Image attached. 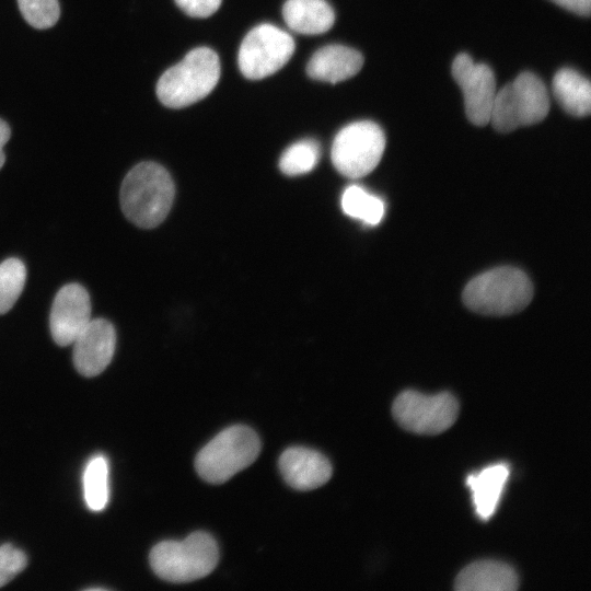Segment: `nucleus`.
Returning <instances> with one entry per match:
<instances>
[{"mask_svg":"<svg viewBox=\"0 0 591 591\" xmlns=\"http://www.w3.org/2000/svg\"><path fill=\"white\" fill-rule=\"evenodd\" d=\"M174 195L169 172L158 163L141 162L125 176L119 196L125 217L137 227L152 229L166 218Z\"/></svg>","mask_w":591,"mask_h":591,"instance_id":"obj_1","label":"nucleus"},{"mask_svg":"<svg viewBox=\"0 0 591 591\" xmlns=\"http://www.w3.org/2000/svg\"><path fill=\"white\" fill-rule=\"evenodd\" d=\"M154 573L173 583H185L208 576L219 561V547L207 532L195 531L183 541H162L149 554Z\"/></svg>","mask_w":591,"mask_h":591,"instance_id":"obj_2","label":"nucleus"},{"mask_svg":"<svg viewBox=\"0 0 591 591\" xmlns=\"http://www.w3.org/2000/svg\"><path fill=\"white\" fill-rule=\"evenodd\" d=\"M220 72V60L212 49L194 48L160 77L157 83L158 99L171 108L189 106L215 89Z\"/></svg>","mask_w":591,"mask_h":591,"instance_id":"obj_3","label":"nucleus"},{"mask_svg":"<svg viewBox=\"0 0 591 591\" xmlns=\"http://www.w3.org/2000/svg\"><path fill=\"white\" fill-rule=\"evenodd\" d=\"M533 298L526 274L514 267H498L473 278L463 291V301L484 315H509L525 309Z\"/></svg>","mask_w":591,"mask_h":591,"instance_id":"obj_4","label":"nucleus"},{"mask_svg":"<svg viewBox=\"0 0 591 591\" xmlns=\"http://www.w3.org/2000/svg\"><path fill=\"white\" fill-rule=\"evenodd\" d=\"M260 452L257 433L244 425L230 426L212 438L196 455L195 468L209 484H223L250 466Z\"/></svg>","mask_w":591,"mask_h":591,"instance_id":"obj_5","label":"nucleus"},{"mask_svg":"<svg viewBox=\"0 0 591 591\" xmlns=\"http://www.w3.org/2000/svg\"><path fill=\"white\" fill-rule=\"evenodd\" d=\"M549 112V97L543 81L534 73H520L495 96L489 123L500 132L542 121Z\"/></svg>","mask_w":591,"mask_h":591,"instance_id":"obj_6","label":"nucleus"},{"mask_svg":"<svg viewBox=\"0 0 591 591\" xmlns=\"http://www.w3.org/2000/svg\"><path fill=\"white\" fill-rule=\"evenodd\" d=\"M384 149L385 136L381 127L371 120H359L338 131L331 155L341 175L360 178L375 169Z\"/></svg>","mask_w":591,"mask_h":591,"instance_id":"obj_7","label":"nucleus"},{"mask_svg":"<svg viewBox=\"0 0 591 591\" xmlns=\"http://www.w3.org/2000/svg\"><path fill=\"white\" fill-rule=\"evenodd\" d=\"M290 34L273 24H260L243 38L239 49V68L251 80H260L281 69L294 53Z\"/></svg>","mask_w":591,"mask_h":591,"instance_id":"obj_8","label":"nucleus"},{"mask_svg":"<svg viewBox=\"0 0 591 591\" xmlns=\"http://www.w3.org/2000/svg\"><path fill=\"white\" fill-rule=\"evenodd\" d=\"M392 413L398 425L408 431L437 434L454 424L459 403L448 392L427 395L406 390L395 398Z\"/></svg>","mask_w":591,"mask_h":591,"instance_id":"obj_9","label":"nucleus"},{"mask_svg":"<svg viewBox=\"0 0 591 591\" xmlns=\"http://www.w3.org/2000/svg\"><path fill=\"white\" fill-rule=\"evenodd\" d=\"M452 76L463 92L470 121L476 126L488 124L497 93L493 70L485 63H475L470 55L461 53L453 60Z\"/></svg>","mask_w":591,"mask_h":591,"instance_id":"obj_10","label":"nucleus"},{"mask_svg":"<svg viewBox=\"0 0 591 591\" xmlns=\"http://www.w3.org/2000/svg\"><path fill=\"white\" fill-rule=\"evenodd\" d=\"M91 321V301L79 283L63 286L56 294L50 316V333L56 344L68 346Z\"/></svg>","mask_w":591,"mask_h":591,"instance_id":"obj_11","label":"nucleus"},{"mask_svg":"<svg viewBox=\"0 0 591 591\" xmlns=\"http://www.w3.org/2000/svg\"><path fill=\"white\" fill-rule=\"evenodd\" d=\"M73 363L84 376H95L109 364L116 346V333L104 318L91 320L72 343Z\"/></svg>","mask_w":591,"mask_h":591,"instance_id":"obj_12","label":"nucleus"},{"mask_svg":"<svg viewBox=\"0 0 591 591\" xmlns=\"http://www.w3.org/2000/svg\"><path fill=\"white\" fill-rule=\"evenodd\" d=\"M285 482L297 490H312L323 486L332 476L328 459L316 450L304 447L286 449L278 460Z\"/></svg>","mask_w":591,"mask_h":591,"instance_id":"obj_13","label":"nucleus"},{"mask_svg":"<svg viewBox=\"0 0 591 591\" xmlns=\"http://www.w3.org/2000/svg\"><path fill=\"white\" fill-rule=\"evenodd\" d=\"M363 66L362 55L344 45H327L313 54L306 66L310 78L338 83L356 76Z\"/></svg>","mask_w":591,"mask_h":591,"instance_id":"obj_14","label":"nucleus"},{"mask_svg":"<svg viewBox=\"0 0 591 591\" xmlns=\"http://www.w3.org/2000/svg\"><path fill=\"white\" fill-rule=\"evenodd\" d=\"M519 579L513 568L497 560H479L466 566L456 577L459 591H513Z\"/></svg>","mask_w":591,"mask_h":591,"instance_id":"obj_15","label":"nucleus"},{"mask_svg":"<svg viewBox=\"0 0 591 591\" xmlns=\"http://www.w3.org/2000/svg\"><path fill=\"white\" fill-rule=\"evenodd\" d=\"M508 477L509 466L502 462L467 476L466 484L472 491L473 505L479 519L488 520L494 514Z\"/></svg>","mask_w":591,"mask_h":591,"instance_id":"obj_16","label":"nucleus"},{"mask_svg":"<svg viewBox=\"0 0 591 591\" xmlns=\"http://www.w3.org/2000/svg\"><path fill=\"white\" fill-rule=\"evenodd\" d=\"M282 16L290 30L304 35L325 33L335 22L334 10L325 0H287Z\"/></svg>","mask_w":591,"mask_h":591,"instance_id":"obj_17","label":"nucleus"},{"mask_svg":"<svg viewBox=\"0 0 591 591\" xmlns=\"http://www.w3.org/2000/svg\"><path fill=\"white\" fill-rule=\"evenodd\" d=\"M553 93L565 112L576 117L591 112V84L582 74L570 68L558 70L552 82Z\"/></svg>","mask_w":591,"mask_h":591,"instance_id":"obj_18","label":"nucleus"},{"mask_svg":"<svg viewBox=\"0 0 591 591\" xmlns=\"http://www.w3.org/2000/svg\"><path fill=\"white\" fill-rule=\"evenodd\" d=\"M344 212L367 224H378L384 216V202L358 185L347 187L341 196Z\"/></svg>","mask_w":591,"mask_h":591,"instance_id":"obj_19","label":"nucleus"},{"mask_svg":"<svg viewBox=\"0 0 591 591\" xmlns=\"http://www.w3.org/2000/svg\"><path fill=\"white\" fill-rule=\"evenodd\" d=\"M83 493L88 507L101 511L108 500V465L102 455L93 457L83 474Z\"/></svg>","mask_w":591,"mask_h":591,"instance_id":"obj_20","label":"nucleus"},{"mask_svg":"<svg viewBox=\"0 0 591 591\" xmlns=\"http://www.w3.org/2000/svg\"><path fill=\"white\" fill-rule=\"evenodd\" d=\"M320 155L318 142L313 139H303L283 151L279 160V169L288 176L305 174L314 169Z\"/></svg>","mask_w":591,"mask_h":591,"instance_id":"obj_21","label":"nucleus"},{"mask_svg":"<svg viewBox=\"0 0 591 591\" xmlns=\"http://www.w3.org/2000/svg\"><path fill=\"white\" fill-rule=\"evenodd\" d=\"M26 279V268L18 258H8L0 264V314L14 305L21 296Z\"/></svg>","mask_w":591,"mask_h":591,"instance_id":"obj_22","label":"nucleus"},{"mask_svg":"<svg viewBox=\"0 0 591 591\" xmlns=\"http://www.w3.org/2000/svg\"><path fill=\"white\" fill-rule=\"evenodd\" d=\"M18 3L25 21L35 28L51 27L60 15L57 0H18Z\"/></svg>","mask_w":591,"mask_h":591,"instance_id":"obj_23","label":"nucleus"},{"mask_svg":"<svg viewBox=\"0 0 591 591\" xmlns=\"http://www.w3.org/2000/svg\"><path fill=\"white\" fill-rule=\"evenodd\" d=\"M27 559L23 552L10 544L0 546V588L12 580L26 566Z\"/></svg>","mask_w":591,"mask_h":591,"instance_id":"obj_24","label":"nucleus"},{"mask_svg":"<svg viewBox=\"0 0 591 591\" xmlns=\"http://www.w3.org/2000/svg\"><path fill=\"white\" fill-rule=\"evenodd\" d=\"M222 0H175L177 7L193 18H208L220 7Z\"/></svg>","mask_w":591,"mask_h":591,"instance_id":"obj_25","label":"nucleus"},{"mask_svg":"<svg viewBox=\"0 0 591 591\" xmlns=\"http://www.w3.org/2000/svg\"><path fill=\"white\" fill-rule=\"evenodd\" d=\"M557 5L582 16L590 15L591 0H551Z\"/></svg>","mask_w":591,"mask_h":591,"instance_id":"obj_26","label":"nucleus"},{"mask_svg":"<svg viewBox=\"0 0 591 591\" xmlns=\"http://www.w3.org/2000/svg\"><path fill=\"white\" fill-rule=\"evenodd\" d=\"M10 136H11V130H10L9 125L4 120L0 119V170L3 166L4 161H5L3 148L5 143L8 142V140L10 139Z\"/></svg>","mask_w":591,"mask_h":591,"instance_id":"obj_27","label":"nucleus"}]
</instances>
